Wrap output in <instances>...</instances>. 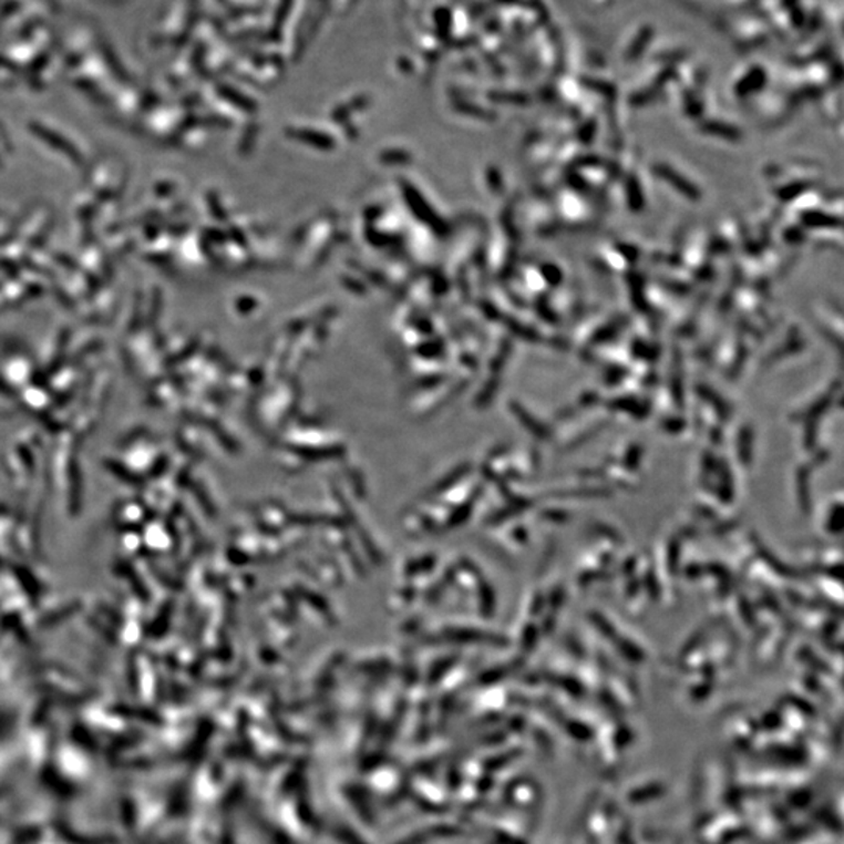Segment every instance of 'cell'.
Here are the masks:
<instances>
[{
  "mask_svg": "<svg viewBox=\"0 0 844 844\" xmlns=\"http://www.w3.org/2000/svg\"><path fill=\"white\" fill-rule=\"evenodd\" d=\"M651 29L641 30L640 35H638L637 41H635V45L630 48L629 59H637V56L640 55L642 49H645L646 45H648L649 40H651Z\"/></svg>",
  "mask_w": 844,
  "mask_h": 844,
  "instance_id": "6da1fadb",
  "label": "cell"
}]
</instances>
